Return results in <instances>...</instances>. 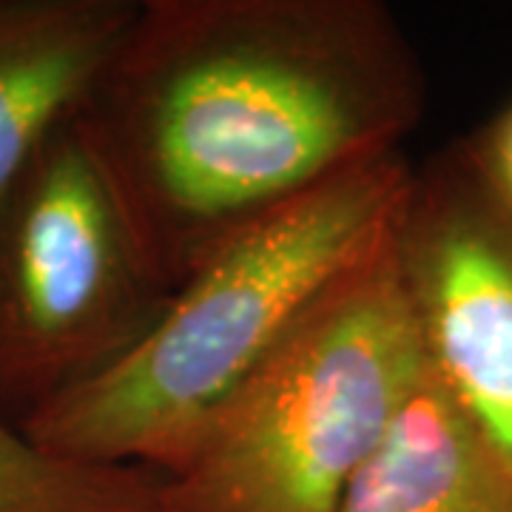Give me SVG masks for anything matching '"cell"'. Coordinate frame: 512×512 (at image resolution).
I'll return each mask as SVG.
<instances>
[{"mask_svg": "<svg viewBox=\"0 0 512 512\" xmlns=\"http://www.w3.org/2000/svg\"><path fill=\"white\" fill-rule=\"evenodd\" d=\"M413 171L404 151L382 154L239 234L123 359L23 421V436L57 456L177 476L225 404L393 231Z\"/></svg>", "mask_w": 512, "mask_h": 512, "instance_id": "2", "label": "cell"}, {"mask_svg": "<svg viewBox=\"0 0 512 512\" xmlns=\"http://www.w3.org/2000/svg\"><path fill=\"white\" fill-rule=\"evenodd\" d=\"M140 0H0V202L74 120Z\"/></svg>", "mask_w": 512, "mask_h": 512, "instance_id": "6", "label": "cell"}, {"mask_svg": "<svg viewBox=\"0 0 512 512\" xmlns=\"http://www.w3.org/2000/svg\"><path fill=\"white\" fill-rule=\"evenodd\" d=\"M171 293L69 120L0 202V419L20 427L109 370Z\"/></svg>", "mask_w": 512, "mask_h": 512, "instance_id": "4", "label": "cell"}, {"mask_svg": "<svg viewBox=\"0 0 512 512\" xmlns=\"http://www.w3.org/2000/svg\"><path fill=\"white\" fill-rule=\"evenodd\" d=\"M424 367L390 231L211 421L163 510L336 512Z\"/></svg>", "mask_w": 512, "mask_h": 512, "instance_id": "3", "label": "cell"}, {"mask_svg": "<svg viewBox=\"0 0 512 512\" xmlns=\"http://www.w3.org/2000/svg\"><path fill=\"white\" fill-rule=\"evenodd\" d=\"M336 512H512V470L427 365Z\"/></svg>", "mask_w": 512, "mask_h": 512, "instance_id": "7", "label": "cell"}, {"mask_svg": "<svg viewBox=\"0 0 512 512\" xmlns=\"http://www.w3.org/2000/svg\"><path fill=\"white\" fill-rule=\"evenodd\" d=\"M424 103L379 0H140L74 126L177 291L271 214L402 151Z\"/></svg>", "mask_w": 512, "mask_h": 512, "instance_id": "1", "label": "cell"}, {"mask_svg": "<svg viewBox=\"0 0 512 512\" xmlns=\"http://www.w3.org/2000/svg\"><path fill=\"white\" fill-rule=\"evenodd\" d=\"M393 245L427 365L512 470V225L444 148L413 171Z\"/></svg>", "mask_w": 512, "mask_h": 512, "instance_id": "5", "label": "cell"}, {"mask_svg": "<svg viewBox=\"0 0 512 512\" xmlns=\"http://www.w3.org/2000/svg\"><path fill=\"white\" fill-rule=\"evenodd\" d=\"M168 476L57 456L0 419V512H165Z\"/></svg>", "mask_w": 512, "mask_h": 512, "instance_id": "8", "label": "cell"}, {"mask_svg": "<svg viewBox=\"0 0 512 512\" xmlns=\"http://www.w3.org/2000/svg\"><path fill=\"white\" fill-rule=\"evenodd\" d=\"M447 151L478 197L512 225V100Z\"/></svg>", "mask_w": 512, "mask_h": 512, "instance_id": "9", "label": "cell"}]
</instances>
